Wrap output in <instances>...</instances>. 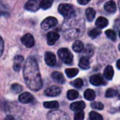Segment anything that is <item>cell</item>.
Here are the masks:
<instances>
[{"label": "cell", "instance_id": "obj_1", "mask_svg": "<svg viewBox=\"0 0 120 120\" xmlns=\"http://www.w3.org/2000/svg\"><path fill=\"white\" fill-rule=\"evenodd\" d=\"M23 76L27 86L33 91H39L43 86L38 63L34 57H28L23 66Z\"/></svg>", "mask_w": 120, "mask_h": 120}, {"label": "cell", "instance_id": "obj_2", "mask_svg": "<svg viewBox=\"0 0 120 120\" xmlns=\"http://www.w3.org/2000/svg\"><path fill=\"white\" fill-rule=\"evenodd\" d=\"M58 12L65 18H70L75 16L76 11L74 6L68 4H61L58 6Z\"/></svg>", "mask_w": 120, "mask_h": 120}, {"label": "cell", "instance_id": "obj_3", "mask_svg": "<svg viewBox=\"0 0 120 120\" xmlns=\"http://www.w3.org/2000/svg\"><path fill=\"white\" fill-rule=\"evenodd\" d=\"M58 55L66 64H70L73 61V55L67 48H60L58 52Z\"/></svg>", "mask_w": 120, "mask_h": 120}, {"label": "cell", "instance_id": "obj_4", "mask_svg": "<svg viewBox=\"0 0 120 120\" xmlns=\"http://www.w3.org/2000/svg\"><path fill=\"white\" fill-rule=\"evenodd\" d=\"M47 119L48 120H70V117L61 110L51 111L47 115Z\"/></svg>", "mask_w": 120, "mask_h": 120}, {"label": "cell", "instance_id": "obj_5", "mask_svg": "<svg viewBox=\"0 0 120 120\" xmlns=\"http://www.w3.org/2000/svg\"><path fill=\"white\" fill-rule=\"evenodd\" d=\"M58 23V20L54 18V17H48L46 19H44L41 24V28L44 30H47L54 26H56Z\"/></svg>", "mask_w": 120, "mask_h": 120}, {"label": "cell", "instance_id": "obj_6", "mask_svg": "<svg viewBox=\"0 0 120 120\" xmlns=\"http://www.w3.org/2000/svg\"><path fill=\"white\" fill-rule=\"evenodd\" d=\"M41 0H29L25 5V9L30 11L35 12L41 8Z\"/></svg>", "mask_w": 120, "mask_h": 120}, {"label": "cell", "instance_id": "obj_7", "mask_svg": "<svg viewBox=\"0 0 120 120\" xmlns=\"http://www.w3.org/2000/svg\"><path fill=\"white\" fill-rule=\"evenodd\" d=\"M61 93V89L60 87L56 86H51L45 90V95L49 97H56L59 95Z\"/></svg>", "mask_w": 120, "mask_h": 120}, {"label": "cell", "instance_id": "obj_8", "mask_svg": "<svg viewBox=\"0 0 120 120\" xmlns=\"http://www.w3.org/2000/svg\"><path fill=\"white\" fill-rule=\"evenodd\" d=\"M44 60L47 65L50 66H53L56 64V55L51 52H46L44 54Z\"/></svg>", "mask_w": 120, "mask_h": 120}, {"label": "cell", "instance_id": "obj_9", "mask_svg": "<svg viewBox=\"0 0 120 120\" xmlns=\"http://www.w3.org/2000/svg\"><path fill=\"white\" fill-rule=\"evenodd\" d=\"M22 43L27 47H32L34 45V39L31 34H26L21 37Z\"/></svg>", "mask_w": 120, "mask_h": 120}, {"label": "cell", "instance_id": "obj_10", "mask_svg": "<svg viewBox=\"0 0 120 120\" xmlns=\"http://www.w3.org/2000/svg\"><path fill=\"white\" fill-rule=\"evenodd\" d=\"M90 83L95 86H101L103 84H105V82L104 81V79L103 78V76L101 74H95L93 75L90 77Z\"/></svg>", "mask_w": 120, "mask_h": 120}, {"label": "cell", "instance_id": "obj_11", "mask_svg": "<svg viewBox=\"0 0 120 120\" xmlns=\"http://www.w3.org/2000/svg\"><path fill=\"white\" fill-rule=\"evenodd\" d=\"M34 96L28 92L22 93V94H20L19 95V98H18L19 101L22 103H24V104L30 103L34 101Z\"/></svg>", "mask_w": 120, "mask_h": 120}, {"label": "cell", "instance_id": "obj_12", "mask_svg": "<svg viewBox=\"0 0 120 120\" xmlns=\"http://www.w3.org/2000/svg\"><path fill=\"white\" fill-rule=\"evenodd\" d=\"M60 35L56 32H50L47 34V43L49 45H54L59 39Z\"/></svg>", "mask_w": 120, "mask_h": 120}, {"label": "cell", "instance_id": "obj_13", "mask_svg": "<svg viewBox=\"0 0 120 120\" xmlns=\"http://www.w3.org/2000/svg\"><path fill=\"white\" fill-rule=\"evenodd\" d=\"M104 8L107 12H108L110 13H114L117 11L116 4L112 0L108 1L104 4Z\"/></svg>", "mask_w": 120, "mask_h": 120}, {"label": "cell", "instance_id": "obj_14", "mask_svg": "<svg viewBox=\"0 0 120 120\" xmlns=\"http://www.w3.org/2000/svg\"><path fill=\"white\" fill-rule=\"evenodd\" d=\"M24 58L21 55H17L13 60V69L15 71H19L22 67Z\"/></svg>", "mask_w": 120, "mask_h": 120}, {"label": "cell", "instance_id": "obj_15", "mask_svg": "<svg viewBox=\"0 0 120 120\" xmlns=\"http://www.w3.org/2000/svg\"><path fill=\"white\" fill-rule=\"evenodd\" d=\"M51 77L55 82H56L59 84H63L65 82V79L63 75L60 72H58V71L53 72L51 74Z\"/></svg>", "mask_w": 120, "mask_h": 120}, {"label": "cell", "instance_id": "obj_16", "mask_svg": "<svg viewBox=\"0 0 120 120\" xmlns=\"http://www.w3.org/2000/svg\"><path fill=\"white\" fill-rule=\"evenodd\" d=\"M79 66L84 70L89 69L90 68L89 58L85 56L81 57V59H79Z\"/></svg>", "mask_w": 120, "mask_h": 120}, {"label": "cell", "instance_id": "obj_17", "mask_svg": "<svg viewBox=\"0 0 120 120\" xmlns=\"http://www.w3.org/2000/svg\"><path fill=\"white\" fill-rule=\"evenodd\" d=\"M86 107L85 103L83 101H78L73 103L70 105V109L73 111H80L83 110Z\"/></svg>", "mask_w": 120, "mask_h": 120}, {"label": "cell", "instance_id": "obj_18", "mask_svg": "<svg viewBox=\"0 0 120 120\" xmlns=\"http://www.w3.org/2000/svg\"><path fill=\"white\" fill-rule=\"evenodd\" d=\"M108 20L103 16H100L97 18L96 21V25L99 29H102L108 26Z\"/></svg>", "mask_w": 120, "mask_h": 120}, {"label": "cell", "instance_id": "obj_19", "mask_svg": "<svg viewBox=\"0 0 120 120\" xmlns=\"http://www.w3.org/2000/svg\"><path fill=\"white\" fill-rule=\"evenodd\" d=\"M103 76L107 80H112L114 76V69L111 66H107L103 71Z\"/></svg>", "mask_w": 120, "mask_h": 120}, {"label": "cell", "instance_id": "obj_20", "mask_svg": "<svg viewBox=\"0 0 120 120\" xmlns=\"http://www.w3.org/2000/svg\"><path fill=\"white\" fill-rule=\"evenodd\" d=\"M72 49L75 52L79 53L82 52L84 50V44L80 40H76L72 45Z\"/></svg>", "mask_w": 120, "mask_h": 120}, {"label": "cell", "instance_id": "obj_21", "mask_svg": "<svg viewBox=\"0 0 120 120\" xmlns=\"http://www.w3.org/2000/svg\"><path fill=\"white\" fill-rule=\"evenodd\" d=\"M84 96L86 100L91 101L96 98V93L94 91H93L92 89H87L85 91L84 93Z\"/></svg>", "mask_w": 120, "mask_h": 120}, {"label": "cell", "instance_id": "obj_22", "mask_svg": "<svg viewBox=\"0 0 120 120\" xmlns=\"http://www.w3.org/2000/svg\"><path fill=\"white\" fill-rule=\"evenodd\" d=\"M95 16H96V11L94 8H88L86 10V18L89 21H90V22L92 21L94 19Z\"/></svg>", "mask_w": 120, "mask_h": 120}, {"label": "cell", "instance_id": "obj_23", "mask_svg": "<svg viewBox=\"0 0 120 120\" xmlns=\"http://www.w3.org/2000/svg\"><path fill=\"white\" fill-rule=\"evenodd\" d=\"M79 73V70L76 68H70L65 69V74L68 78H73L77 75Z\"/></svg>", "mask_w": 120, "mask_h": 120}, {"label": "cell", "instance_id": "obj_24", "mask_svg": "<svg viewBox=\"0 0 120 120\" xmlns=\"http://www.w3.org/2000/svg\"><path fill=\"white\" fill-rule=\"evenodd\" d=\"M79 97V93L75 90H70L67 93V98L70 100H73Z\"/></svg>", "mask_w": 120, "mask_h": 120}, {"label": "cell", "instance_id": "obj_25", "mask_svg": "<svg viewBox=\"0 0 120 120\" xmlns=\"http://www.w3.org/2000/svg\"><path fill=\"white\" fill-rule=\"evenodd\" d=\"M44 106L49 109H56L59 107V103L57 101H51L44 103Z\"/></svg>", "mask_w": 120, "mask_h": 120}, {"label": "cell", "instance_id": "obj_26", "mask_svg": "<svg viewBox=\"0 0 120 120\" xmlns=\"http://www.w3.org/2000/svg\"><path fill=\"white\" fill-rule=\"evenodd\" d=\"M53 3V0H41V8L44 10L49 8Z\"/></svg>", "mask_w": 120, "mask_h": 120}, {"label": "cell", "instance_id": "obj_27", "mask_svg": "<svg viewBox=\"0 0 120 120\" xmlns=\"http://www.w3.org/2000/svg\"><path fill=\"white\" fill-rule=\"evenodd\" d=\"M101 33V31L98 28H93L91 30H89V33H88L89 35L93 39H94V38L97 37L98 36H99Z\"/></svg>", "mask_w": 120, "mask_h": 120}, {"label": "cell", "instance_id": "obj_28", "mask_svg": "<svg viewBox=\"0 0 120 120\" xmlns=\"http://www.w3.org/2000/svg\"><path fill=\"white\" fill-rule=\"evenodd\" d=\"M89 119L90 120H103L101 115L94 111H92L89 113Z\"/></svg>", "mask_w": 120, "mask_h": 120}, {"label": "cell", "instance_id": "obj_29", "mask_svg": "<svg viewBox=\"0 0 120 120\" xmlns=\"http://www.w3.org/2000/svg\"><path fill=\"white\" fill-rule=\"evenodd\" d=\"M105 35L112 41H115L116 40L117 35H116V33L114 30H107L105 31Z\"/></svg>", "mask_w": 120, "mask_h": 120}, {"label": "cell", "instance_id": "obj_30", "mask_svg": "<svg viewBox=\"0 0 120 120\" xmlns=\"http://www.w3.org/2000/svg\"><path fill=\"white\" fill-rule=\"evenodd\" d=\"M118 95V92L113 88H108L105 92L106 98H113Z\"/></svg>", "mask_w": 120, "mask_h": 120}, {"label": "cell", "instance_id": "obj_31", "mask_svg": "<svg viewBox=\"0 0 120 120\" xmlns=\"http://www.w3.org/2000/svg\"><path fill=\"white\" fill-rule=\"evenodd\" d=\"M11 91L15 93H20L22 91V87L18 83H13L11 86Z\"/></svg>", "mask_w": 120, "mask_h": 120}, {"label": "cell", "instance_id": "obj_32", "mask_svg": "<svg viewBox=\"0 0 120 120\" xmlns=\"http://www.w3.org/2000/svg\"><path fill=\"white\" fill-rule=\"evenodd\" d=\"M71 84H72L74 87H75V88H80L82 87L84 83H83V81H82L81 79H77L76 80H75L74 81H72V82L71 83Z\"/></svg>", "mask_w": 120, "mask_h": 120}, {"label": "cell", "instance_id": "obj_33", "mask_svg": "<svg viewBox=\"0 0 120 120\" xmlns=\"http://www.w3.org/2000/svg\"><path fill=\"white\" fill-rule=\"evenodd\" d=\"M84 54L86 55L87 57H91L93 54H94V49H93V47L92 45H87L86 48L85 49V52Z\"/></svg>", "mask_w": 120, "mask_h": 120}, {"label": "cell", "instance_id": "obj_34", "mask_svg": "<svg viewBox=\"0 0 120 120\" xmlns=\"http://www.w3.org/2000/svg\"><path fill=\"white\" fill-rule=\"evenodd\" d=\"M91 106L92 108L95 110H101L104 108L103 104L100 102H94L91 104Z\"/></svg>", "mask_w": 120, "mask_h": 120}, {"label": "cell", "instance_id": "obj_35", "mask_svg": "<svg viewBox=\"0 0 120 120\" xmlns=\"http://www.w3.org/2000/svg\"><path fill=\"white\" fill-rule=\"evenodd\" d=\"M84 112L82 110L78 111L75 115L74 120H84Z\"/></svg>", "mask_w": 120, "mask_h": 120}, {"label": "cell", "instance_id": "obj_36", "mask_svg": "<svg viewBox=\"0 0 120 120\" xmlns=\"http://www.w3.org/2000/svg\"><path fill=\"white\" fill-rule=\"evenodd\" d=\"M4 40L2 39V37L0 36V57L2 55L3 52H4Z\"/></svg>", "mask_w": 120, "mask_h": 120}, {"label": "cell", "instance_id": "obj_37", "mask_svg": "<svg viewBox=\"0 0 120 120\" xmlns=\"http://www.w3.org/2000/svg\"><path fill=\"white\" fill-rule=\"evenodd\" d=\"M91 0H77V2L81 5H85L88 4Z\"/></svg>", "mask_w": 120, "mask_h": 120}, {"label": "cell", "instance_id": "obj_38", "mask_svg": "<svg viewBox=\"0 0 120 120\" xmlns=\"http://www.w3.org/2000/svg\"><path fill=\"white\" fill-rule=\"evenodd\" d=\"M4 120H15V118L13 117V116H11V115H8Z\"/></svg>", "mask_w": 120, "mask_h": 120}, {"label": "cell", "instance_id": "obj_39", "mask_svg": "<svg viewBox=\"0 0 120 120\" xmlns=\"http://www.w3.org/2000/svg\"><path fill=\"white\" fill-rule=\"evenodd\" d=\"M116 66H117V69H120V59H119V60H118V61L117 62Z\"/></svg>", "mask_w": 120, "mask_h": 120}, {"label": "cell", "instance_id": "obj_40", "mask_svg": "<svg viewBox=\"0 0 120 120\" xmlns=\"http://www.w3.org/2000/svg\"><path fill=\"white\" fill-rule=\"evenodd\" d=\"M115 23H116L117 25L120 26V19H117V20L115 21Z\"/></svg>", "mask_w": 120, "mask_h": 120}, {"label": "cell", "instance_id": "obj_41", "mask_svg": "<svg viewBox=\"0 0 120 120\" xmlns=\"http://www.w3.org/2000/svg\"><path fill=\"white\" fill-rule=\"evenodd\" d=\"M118 5H119V8H120V0L119 1V2H118Z\"/></svg>", "mask_w": 120, "mask_h": 120}, {"label": "cell", "instance_id": "obj_42", "mask_svg": "<svg viewBox=\"0 0 120 120\" xmlns=\"http://www.w3.org/2000/svg\"><path fill=\"white\" fill-rule=\"evenodd\" d=\"M118 98H119V99L120 100V93H118Z\"/></svg>", "mask_w": 120, "mask_h": 120}, {"label": "cell", "instance_id": "obj_43", "mask_svg": "<svg viewBox=\"0 0 120 120\" xmlns=\"http://www.w3.org/2000/svg\"><path fill=\"white\" fill-rule=\"evenodd\" d=\"M118 49H119V50H120V44L119 45V46H118Z\"/></svg>", "mask_w": 120, "mask_h": 120}, {"label": "cell", "instance_id": "obj_44", "mask_svg": "<svg viewBox=\"0 0 120 120\" xmlns=\"http://www.w3.org/2000/svg\"><path fill=\"white\" fill-rule=\"evenodd\" d=\"M119 35H120V33H119Z\"/></svg>", "mask_w": 120, "mask_h": 120}, {"label": "cell", "instance_id": "obj_45", "mask_svg": "<svg viewBox=\"0 0 120 120\" xmlns=\"http://www.w3.org/2000/svg\"></svg>", "mask_w": 120, "mask_h": 120}]
</instances>
